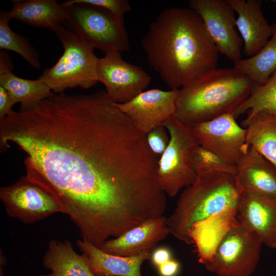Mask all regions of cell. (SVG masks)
<instances>
[{
	"label": "cell",
	"mask_w": 276,
	"mask_h": 276,
	"mask_svg": "<svg viewBox=\"0 0 276 276\" xmlns=\"http://www.w3.org/2000/svg\"><path fill=\"white\" fill-rule=\"evenodd\" d=\"M237 187L242 193L255 192L276 199V166L249 146L236 165Z\"/></svg>",
	"instance_id": "e0dca14e"
},
{
	"label": "cell",
	"mask_w": 276,
	"mask_h": 276,
	"mask_svg": "<svg viewBox=\"0 0 276 276\" xmlns=\"http://www.w3.org/2000/svg\"><path fill=\"white\" fill-rule=\"evenodd\" d=\"M241 193L235 176L226 173L197 175L184 189L172 214L167 218L169 233L188 245L192 226L223 212L236 214Z\"/></svg>",
	"instance_id": "277c9868"
},
{
	"label": "cell",
	"mask_w": 276,
	"mask_h": 276,
	"mask_svg": "<svg viewBox=\"0 0 276 276\" xmlns=\"http://www.w3.org/2000/svg\"><path fill=\"white\" fill-rule=\"evenodd\" d=\"M146 140L150 151L158 160L169 145L170 135L166 127L162 125L149 132Z\"/></svg>",
	"instance_id": "4316f807"
},
{
	"label": "cell",
	"mask_w": 276,
	"mask_h": 276,
	"mask_svg": "<svg viewBox=\"0 0 276 276\" xmlns=\"http://www.w3.org/2000/svg\"><path fill=\"white\" fill-rule=\"evenodd\" d=\"M163 125L169 132L170 141L158 160L157 182L166 196L173 197L197 178L191 153L199 144L191 129L175 116L170 117Z\"/></svg>",
	"instance_id": "ba28073f"
},
{
	"label": "cell",
	"mask_w": 276,
	"mask_h": 276,
	"mask_svg": "<svg viewBox=\"0 0 276 276\" xmlns=\"http://www.w3.org/2000/svg\"><path fill=\"white\" fill-rule=\"evenodd\" d=\"M8 11H0V49L9 50L20 55L32 67L38 69L41 66L39 55L28 39L14 32L9 26Z\"/></svg>",
	"instance_id": "cb8c5ba5"
},
{
	"label": "cell",
	"mask_w": 276,
	"mask_h": 276,
	"mask_svg": "<svg viewBox=\"0 0 276 276\" xmlns=\"http://www.w3.org/2000/svg\"><path fill=\"white\" fill-rule=\"evenodd\" d=\"M65 11L64 26L105 54L128 51L130 44L123 18L97 6L61 3Z\"/></svg>",
	"instance_id": "8992f818"
},
{
	"label": "cell",
	"mask_w": 276,
	"mask_h": 276,
	"mask_svg": "<svg viewBox=\"0 0 276 276\" xmlns=\"http://www.w3.org/2000/svg\"><path fill=\"white\" fill-rule=\"evenodd\" d=\"M260 111L276 115V71L264 84H254L249 96L233 114L237 119L245 113Z\"/></svg>",
	"instance_id": "d4e9b609"
},
{
	"label": "cell",
	"mask_w": 276,
	"mask_h": 276,
	"mask_svg": "<svg viewBox=\"0 0 276 276\" xmlns=\"http://www.w3.org/2000/svg\"><path fill=\"white\" fill-rule=\"evenodd\" d=\"M254 84L235 67H216L179 89L174 116L190 126L233 113L249 96Z\"/></svg>",
	"instance_id": "3957f363"
},
{
	"label": "cell",
	"mask_w": 276,
	"mask_h": 276,
	"mask_svg": "<svg viewBox=\"0 0 276 276\" xmlns=\"http://www.w3.org/2000/svg\"><path fill=\"white\" fill-rule=\"evenodd\" d=\"M0 86L8 91L16 103H20V111L35 108L54 94L42 80L22 78L10 70L0 71Z\"/></svg>",
	"instance_id": "7402d4cb"
},
{
	"label": "cell",
	"mask_w": 276,
	"mask_h": 276,
	"mask_svg": "<svg viewBox=\"0 0 276 276\" xmlns=\"http://www.w3.org/2000/svg\"><path fill=\"white\" fill-rule=\"evenodd\" d=\"M141 43L149 65L171 89L217 67L219 53L200 17L189 8L162 10Z\"/></svg>",
	"instance_id": "7a4b0ae2"
},
{
	"label": "cell",
	"mask_w": 276,
	"mask_h": 276,
	"mask_svg": "<svg viewBox=\"0 0 276 276\" xmlns=\"http://www.w3.org/2000/svg\"><path fill=\"white\" fill-rule=\"evenodd\" d=\"M13 65L9 55L3 50L0 52V71H12Z\"/></svg>",
	"instance_id": "1f68e13d"
},
{
	"label": "cell",
	"mask_w": 276,
	"mask_h": 276,
	"mask_svg": "<svg viewBox=\"0 0 276 276\" xmlns=\"http://www.w3.org/2000/svg\"><path fill=\"white\" fill-rule=\"evenodd\" d=\"M262 245L256 234L235 218L203 265L217 276H250L259 262Z\"/></svg>",
	"instance_id": "52a82bcc"
},
{
	"label": "cell",
	"mask_w": 276,
	"mask_h": 276,
	"mask_svg": "<svg viewBox=\"0 0 276 276\" xmlns=\"http://www.w3.org/2000/svg\"><path fill=\"white\" fill-rule=\"evenodd\" d=\"M24 151L26 176L51 194L96 243L145 211L157 186V159L146 135L108 97L54 94L0 120V147Z\"/></svg>",
	"instance_id": "6da1fadb"
},
{
	"label": "cell",
	"mask_w": 276,
	"mask_h": 276,
	"mask_svg": "<svg viewBox=\"0 0 276 276\" xmlns=\"http://www.w3.org/2000/svg\"><path fill=\"white\" fill-rule=\"evenodd\" d=\"M237 14L236 28L248 57L257 54L271 36V26L264 15L260 0H225Z\"/></svg>",
	"instance_id": "2e32d148"
},
{
	"label": "cell",
	"mask_w": 276,
	"mask_h": 276,
	"mask_svg": "<svg viewBox=\"0 0 276 276\" xmlns=\"http://www.w3.org/2000/svg\"><path fill=\"white\" fill-rule=\"evenodd\" d=\"M178 90L150 89L142 91L127 102L114 104L146 135L174 116Z\"/></svg>",
	"instance_id": "4fadbf2b"
},
{
	"label": "cell",
	"mask_w": 276,
	"mask_h": 276,
	"mask_svg": "<svg viewBox=\"0 0 276 276\" xmlns=\"http://www.w3.org/2000/svg\"><path fill=\"white\" fill-rule=\"evenodd\" d=\"M192 166L197 175L214 173H226L236 175V165L225 161L214 153L199 145L191 153Z\"/></svg>",
	"instance_id": "484cf974"
},
{
	"label": "cell",
	"mask_w": 276,
	"mask_h": 276,
	"mask_svg": "<svg viewBox=\"0 0 276 276\" xmlns=\"http://www.w3.org/2000/svg\"><path fill=\"white\" fill-rule=\"evenodd\" d=\"M42 263L51 272L39 276H96L84 257L76 252L71 242L66 240H51Z\"/></svg>",
	"instance_id": "ffe728a7"
},
{
	"label": "cell",
	"mask_w": 276,
	"mask_h": 276,
	"mask_svg": "<svg viewBox=\"0 0 276 276\" xmlns=\"http://www.w3.org/2000/svg\"><path fill=\"white\" fill-rule=\"evenodd\" d=\"M235 216L237 221L259 237L263 244L276 249L275 199L244 192Z\"/></svg>",
	"instance_id": "5bb4252c"
},
{
	"label": "cell",
	"mask_w": 276,
	"mask_h": 276,
	"mask_svg": "<svg viewBox=\"0 0 276 276\" xmlns=\"http://www.w3.org/2000/svg\"><path fill=\"white\" fill-rule=\"evenodd\" d=\"M16 103L8 91L3 87L0 86V120L13 111L12 107Z\"/></svg>",
	"instance_id": "f1b7e54d"
},
{
	"label": "cell",
	"mask_w": 276,
	"mask_h": 276,
	"mask_svg": "<svg viewBox=\"0 0 276 276\" xmlns=\"http://www.w3.org/2000/svg\"><path fill=\"white\" fill-rule=\"evenodd\" d=\"M170 234L164 216L147 221L120 236L107 240L99 247L113 255L131 257L151 252Z\"/></svg>",
	"instance_id": "9a60e30c"
},
{
	"label": "cell",
	"mask_w": 276,
	"mask_h": 276,
	"mask_svg": "<svg viewBox=\"0 0 276 276\" xmlns=\"http://www.w3.org/2000/svg\"><path fill=\"white\" fill-rule=\"evenodd\" d=\"M96 75L108 97L116 103L130 101L144 91L151 81L146 72L124 60L119 51L105 53L98 58Z\"/></svg>",
	"instance_id": "8fae6325"
},
{
	"label": "cell",
	"mask_w": 276,
	"mask_h": 276,
	"mask_svg": "<svg viewBox=\"0 0 276 276\" xmlns=\"http://www.w3.org/2000/svg\"><path fill=\"white\" fill-rule=\"evenodd\" d=\"M76 244L96 276H142L141 266L151 255L148 252L122 257L106 253L83 240H77Z\"/></svg>",
	"instance_id": "ac0fdd59"
},
{
	"label": "cell",
	"mask_w": 276,
	"mask_h": 276,
	"mask_svg": "<svg viewBox=\"0 0 276 276\" xmlns=\"http://www.w3.org/2000/svg\"><path fill=\"white\" fill-rule=\"evenodd\" d=\"M179 268V262L173 259L157 267L160 276H175L178 273Z\"/></svg>",
	"instance_id": "4dcf8cb0"
},
{
	"label": "cell",
	"mask_w": 276,
	"mask_h": 276,
	"mask_svg": "<svg viewBox=\"0 0 276 276\" xmlns=\"http://www.w3.org/2000/svg\"><path fill=\"white\" fill-rule=\"evenodd\" d=\"M189 8L200 17L218 53L234 63L241 59L242 40L236 28L235 12L225 0H190Z\"/></svg>",
	"instance_id": "9c48e42d"
},
{
	"label": "cell",
	"mask_w": 276,
	"mask_h": 276,
	"mask_svg": "<svg viewBox=\"0 0 276 276\" xmlns=\"http://www.w3.org/2000/svg\"><path fill=\"white\" fill-rule=\"evenodd\" d=\"M150 258L152 263L158 267L172 259V253L168 248L160 247L153 251Z\"/></svg>",
	"instance_id": "f546056e"
},
{
	"label": "cell",
	"mask_w": 276,
	"mask_h": 276,
	"mask_svg": "<svg viewBox=\"0 0 276 276\" xmlns=\"http://www.w3.org/2000/svg\"><path fill=\"white\" fill-rule=\"evenodd\" d=\"M271 26V36L260 51L234 63V67L259 85L264 84L276 71V22Z\"/></svg>",
	"instance_id": "603a6c76"
},
{
	"label": "cell",
	"mask_w": 276,
	"mask_h": 276,
	"mask_svg": "<svg viewBox=\"0 0 276 276\" xmlns=\"http://www.w3.org/2000/svg\"><path fill=\"white\" fill-rule=\"evenodd\" d=\"M72 3H80L101 7L112 14L123 18L131 10V5L127 0H70Z\"/></svg>",
	"instance_id": "83f0119b"
},
{
	"label": "cell",
	"mask_w": 276,
	"mask_h": 276,
	"mask_svg": "<svg viewBox=\"0 0 276 276\" xmlns=\"http://www.w3.org/2000/svg\"><path fill=\"white\" fill-rule=\"evenodd\" d=\"M188 127L200 146L232 165H236L249 147L245 129L237 123L233 113Z\"/></svg>",
	"instance_id": "7c38bea8"
},
{
	"label": "cell",
	"mask_w": 276,
	"mask_h": 276,
	"mask_svg": "<svg viewBox=\"0 0 276 276\" xmlns=\"http://www.w3.org/2000/svg\"><path fill=\"white\" fill-rule=\"evenodd\" d=\"M272 3L276 4V0L272 1Z\"/></svg>",
	"instance_id": "d6a6232c"
},
{
	"label": "cell",
	"mask_w": 276,
	"mask_h": 276,
	"mask_svg": "<svg viewBox=\"0 0 276 276\" xmlns=\"http://www.w3.org/2000/svg\"><path fill=\"white\" fill-rule=\"evenodd\" d=\"M0 199L9 217L27 224L44 219L55 213H62L57 200L26 176L12 185L1 187Z\"/></svg>",
	"instance_id": "30bf717a"
},
{
	"label": "cell",
	"mask_w": 276,
	"mask_h": 276,
	"mask_svg": "<svg viewBox=\"0 0 276 276\" xmlns=\"http://www.w3.org/2000/svg\"><path fill=\"white\" fill-rule=\"evenodd\" d=\"M8 14L15 19L34 27L56 31L65 22V8L56 0H12Z\"/></svg>",
	"instance_id": "d6986e66"
},
{
	"label": "cell",
	"mask_w": 276,
	"mask_h": 276,
	"mask_svg": "<svg viewBox=\"0 0 276 276\" xmlns=\"http://www.w3.org/2000/svg\"><path fill=\"white\" fill-rule=\"evenodd\" d=\"M246 142L276 166V115L265 112L247 113L242 122Z\"/></svg>",
	"instance_id": "44dd1931"
},
{
	"label": "cell",
	"mask_w": 276,
	"mask_h": 276,
	"mask_svg": "<svg viewBox=\"0 0 276 276\" xmlns=\"http://www.w3.org/2000/svg\"><path fill=\"white\" fill-rule=\"evenodd\" d=\"M55 33L62 45L63 53L38 78L55 94L76 87L88 89L96 85L98 82L96 71L99 58L94 53L95 48L64 26Z\"/></svg>",
	"instance_id": "5b68a950"
}]
</instances>
